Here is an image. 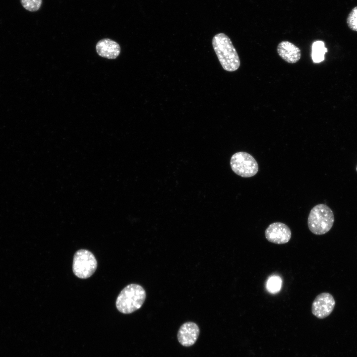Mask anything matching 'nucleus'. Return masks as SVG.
<instances>
[{
	"label": "nucleus",
	"instance_id": "3",
	"mask_svg": "<svg viewBox=\"0 0 357 357\" xmlns=\"http://www.w3.org/2000/svg\"><path fill=\"white\" fill-rule=\"evenodd\" d=\"M334 222V216L332 209L324 204H319L310 210L307 225L309 230L313 234L321 235L328 232Z\"/></svg>",
	"mask_w": 357,
	"mask_h": 357
},
{
	"label": "nucleus",
	"instance_id": "2",
	"mask_svg": "<svg viewBox=\"0 0 357 357\" xmlns=\"http://www.w3.org/2000/svg\"><path fill=\"white\" fill-rule=\"evenodd\" d=\"M146 296V292L142 286L129 284L119 294L116 302L117 308L124 314L132 313L142 306Z\"/></svg>",
	"mask_w": 357,
	"mask_h": 357
},
{
	"label": "nucleus",
	"instance_id": "8",
	"mask_svg": "<svg viewBox=\"0 0 357 357\" xmlns=\"http://www.w3.org/2000/svg\"><path fill=\"white\" fill-rule=\"evenodd\" d=\"M199 334V328L194 322L189 321L183 323L178 332L179 343L185 347L193 345L196 341Z\"/></svg>",
	"mask_w": 357,
	"mask_h": 357
},
{
	"label": "nucleus",
	"instance_id": "9",
	"mask_svg": "<svg viewBox=\"0 0 357 357\" xmlns=\"http://www.w3.org/2000/svg\"><path fill=\"white\" fill-rule=\"evenodd\" d=\"M279 56L285 61L289 63H295L301 58L300 49L293 43L283 41L279 43L277 47Z\"/></svg>",
	"mask_w": 357,
	"mask_h": 357
},
{
	"label": "nucleus",
	"instance_id": "12",
	"mask_svg": "<svg viewBox=\"0 0 357 357\" xmlns=\"http://www.w3.org/2000/svg\"><path fill=\"white\" fill-rule=\"evenodd\" d=\"M282 279L278 276H272L269 278L266 283V288L271 293L278 292L282 287Z\"/></svg>",
	"mask_w": 357,
	"mask_h": 357
},
{
	"label": "nucleus",
	"instance_id": "4",
	"mask_svg": "<svg viewBox=\"0 0 357 357\" xmlns=\"http://www.w3.org/2000/svg\"><path fill=\"white\" fill-rule=\"evenodd\" d=\"M97 267V262L94 254L86 249H80L74 254L72 270L74 275L81 279L91 276Z\"/></svg>",
	"mask_w": 357,
	"mask_h": 357
},
{
	"label": "nucleus",
	"instance_id": "10",
	"mask_svg": "<svg viewBox=\"0 0 357 357\" xmlns=\"http://www.w3.org/2000/svg\"><path fill=\"white\" fill-rule=\"evenodd\" d=\"M96 49L98 54L109 59H116L119 55L120 48L118 43L110 39H103L97 43Z\"/></svg>",
	"mask_w": 357,
	"mask_h": 357
},
{
	"label": "nucleus",
	"instance_id": "13",
	"mask_svg": "<svg viewBox=\"0 0 357 357\" xmlns=\"http://www.w3.org/2000/svg\"><path fill=\"white\" fill-rule=\"evenodd\" d=\"M20 2L25 9L34 12L40 9L42 3V0H20Z\"/></svg>",
	"mask_w": 357,
	"mask_h": 357
},
{
	"label": "nucleus",
	"instance_id": "5",
	"mask_svg": "<svg viewBox=\"0 0 357 357\" xmlns=\"http://www.w3.org/2000/svg\"><path fill=\"white\" fill-rule=\"evenodd\" d=\"M230 165L233 171L243 178L255 176L258 171V165L254 158L245 152H238L232 155Z\"/></svg>",
	"mask_w": 357,
	"mask_h": 357
},
{
	"label": "nucleus",
	"instance_id": "6",
	"mask_svg": "<svg viewBox=\"0 0 357 357\" xmlns=\"http://www.w3.org/2000/svg\"><path fill=\"white\" fill-rule=\"evenodd\" d=\"M335 305V301L332 295L328 293H322L313 300L311 311L316 317L323 319L331 314Z\"/></svg>",
	"mask_w": 357,
	"mask_h": 357
},
{
	"label": "nucleus",
	"instance_id": "14",
	"mask_svg": "<svg viewBox=\"0 0 357 357\" xmlns=\"http://www.w3.org/2000/svg\"><path fill=\"white\" fill-rule=\"evenodd\" d=\"M347 23L351 29L357 32V6L353 8L349 14Z\"/></svg>",
	"mask_w": 357,
	"mask_h": 357
},
{
	"label": "nucleus",
	"instance_id": "15",
	"mask_svg": "<svg viewBox=\"0 0 357 357\" xmlns=\"http://www.w3.org/2000/svg\"><path fill=\"white\" fill-rule=\"evenodd\" d=\"M356 170H357V167Z\"/></svg>",
	"mask_w": 357,
	"mask_h": 357
},
{
	"label": "nucleus",
	"instance_id": "1",
	"mask_svg": "<svg viewBox=\"0 0 357 357\" xmlns=\"http://www.w3.org/2000/svg\"><path fill=\"white\" fill-rule=\"evenodd\" d=\"M212 45L224 70L233 72L239 68L240 65L239 56L232 41L227 35L223 33L215 35L212 39Z\"/></svg>",
	"mask_w": 357,
	"mask_h": 357
},
{
	"label": "nucleus",
	"instance_id": "7",
	"mask_svg": "<svg viewBox=\"0 0 357 357\" xmlns=\"http://www.w3.org/2000/svg\"><path fill=\"white\" fill-rule=\"evenodd\" d=\"M292 236L290 228L281 222L271 224L265 231L266 238L272 243L281 244L289 242Z\"/></svg>",
	"mask_w": 357,
	"mask_h": 357
},
{
	"label": "nucleus",
	"instance_id": "11",
	"mask_svg": "<svg viewBox=\"0 0 357 357\" xmlns=\"http://www.w3.org/2000/svg\"><path fill=\"white\" fill-rule=\"evenodd\" d=\"M312 59L315 63L322 61L324 60V55L327 52L324 43L321 41H317L312 44Z\"/></svg>",
	"mask_w": 357,
	"mask_h": 357
}]
</instances>
